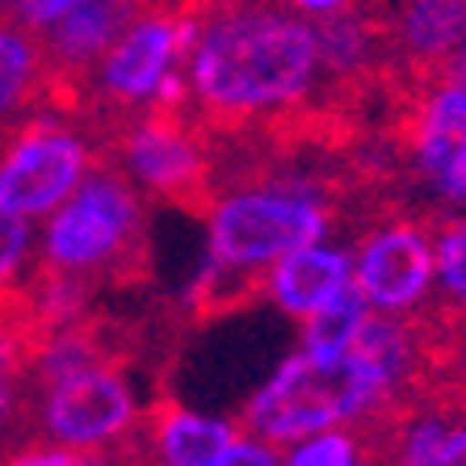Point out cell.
I'll return each instance as SVG.
<instances>
[{"label":"cell","instance_id":"1","mask_svg":"<svg viewBox=\"0 0 466 466\" xmlns=\"http://www.w3.org/2000/svg\"><path fill=\"white\" fill-rule=\"evenodd\" d=\"M315 72V25L252 5L244 9L215 0L198 22L189 51V88L198 97L194 118L210 135L269 122L303 106Z\"/></svg>","mask_w":466,"mask_h":466},{"label":"cell","instance_id":"2","mask_svg":"<svg viewBox=\"0 0 466 466\" xmlns=\"http://www.w3.org/2000/svg\"><path fill=\"white\" fill-rule=\"evenodd\" d=\"M93 177L51 218L38 265L80 278L85 286H139L152 278V239L143 198L114 156H93Z\"/></svg>","mask_w":466,"mask_h":466},{"label":"cell","instance_id":"3","mask_svg":"<svg viewBox=\"0 0 466 466\" xmlns=\"http://www.w3.org/2000/svg\"><path fill=\"white\" fill-rule=\"evenodd\" d=\"M395 400L370 370L349 353H311L299 349L244 408V429L260 441H303L337 424H353L370 408Z\"/></svg>","mask_w":466,"mask_h":466},{"label":"cell","instance_id":"4","mask_svg":"<svg viewBox=\"0 0 466 466\" xmlns=\"http://www.w3.org/2000/svg\"><path fill=\"white\" fill-rule=\"evenodd\" d=\"M106 156L122 160L130 168V181H139L147 194L164 198L177 210L207 218L218 202L215 143L189 106L147 101Z\"/></svg>","mask_w":466,"mask_h":466},{"label":"cell","instance_id":"5","mask_svg":"<svg viewBox=\"0 0 466 466\" xmlns=\"http://www.w3.org/2000/svg\"><path fill=\"white\" fill-rule=\"evenodd\" d=\"M332 207L290 189H231L210 207V260L231 269L269 273L273 260L307 248L328 231Z\"/></svg>","mask_w":466,"mask_h":466},{"label":"cell","instance_id":"6","mask_svg":"<svg viewBox=\"0 0 466 466\" xmlns=\"http://www.w3.org/2000/svg\"><path fill=\"white\" fill-rule=\"evenodd\" d=\"M395 143L412 168L433 185L441 202H466V85L433 76L429 85L395 97L387 118Z\"/></svg>","mask_w":466,"mask_h":466},{"label":"cell","instance_id":"7","mask_svg":"<svg viewBox=\"0 0 466 466\" xmlns=\"http://www.w3.org/2000/svg\"><path fill=\"white\" fill-rule=\"evenodd\" d=\"M93 152L85 135L43 114L30 118L0 147V210L9 215H46L85 181Z\"/></svg>","mask_w":466,"mask_h":466},{"label":"cell","instance_id":"8","mask_svg":"<svg viewBox=\"0 0 466 466\" xmlns=\"http://www.w3.org/2000/svg\"><path fill=\"white\" fill-rule=\"evenodd\" d=\"M38 395H43V433L55 437V445H76L93 454H106V445L118 450L135 433L143 412L122 366L80 370L43 387Z\"/></svg>","mask_w":466,"mask_h":466},{"label":"cell","instance_id":"9","mask_svg":"<svg viewBox=\"0 0 466 466\" xmlns=\"http://www.w3.org/2000/svg\"><path fill=\"white\" fill-rule=\"evenodd\" d=\"M433 228L429 218H387L361 239L353 286L379 315H403L433 294Z\"/></svg>","mask_w":466,"mask_h":466},{"label":"cell","instance_id":"10","mask_svg":"<svg viewBox=\"0 0 466 466\" xmlns=\"http://www.w3.org/2000/svg\"><path fill=\"white\" fill-rule=\"evenodd\" d=\"M387 17V13H382ZM390 67L408 80H433L466 43V0H400L387 17Z\"/></svg>","mask_w":466,"mask_h":466},{"label":"cell","instance_id":"11","mask_svg":"<svg viewBox=\"0 0 466 466\" xmlns=\"http://www.w3.org/2000/svg\"><path fill=\"white\" fill-rule=\"evenodd\" d=\"M46 109V55L43 43L17 17L0 13V147L30 118Z\"/></svg>","mask_w":466,"mask_h":466},{"label":"cell","instance_id":"12","mask_svg":"<svg viewBox=\"0 0 466 466\" xmlns=\"http://www.w3.org/2000/svg\"><path fill=\"white\" fill-rule=\"evenodd\" d=\"M353 282V260L340 248H294L282 260L269 265V278H265V294L282 307L294 319H307L319 307H328L345 286Z\"/></svg>","mask_w":466,"mask_h":466},{"label":"cell","instance_id":"13","mask_svg":"<svg viewBox=\"0 0 466 466\" xmlns=\"http://www.w3.org/2000/svg\"><path fill=\"white\" fill-rule=\"evenodd\" d=\"M366 315L370 303L361 299L358 286L349 282L332 303L303 319V349H311V353H345V345L353 340V332L361 328Z\"/></svg>","mask_w":466,"mask_h":466},{"label":"cell","instance_id":"14","mask_svg":"<svg viewBox=\"0 0 466 466\" xmlns=\"http://www.w3.org/2000/svg\"><path fill=\"white\" fill-rule=\"evenodd\" d=\"M433 290L450 311L466 315V215H450L433 228Z\"/></svg>","mask_w":466,"mask_h":466},{"label":"cell","instance_id":"15","mask_svg":"<svg viewBox=\"0 0 466 466\" xmlns=\"http://www.w3.org/2000/svg\"><path fill=\"white\" fill-rule=\"evenodd\" d=\"M370 462L366 458V445L353 429H328V433H315L303 437V445L286 458V466H361Z\"/></svg>","mask_w":466,"mask_h":466},{"label":"cell","instance_id":"16","mask_svg":"<svg viewBox=\"0 0 466 466\" xmlns=\"http://www.w3.org/2000/svg\"><path fill=\"white\" fill-rule=\"evenodd\" d=\"M0 466H114L106 454L93 450H76V445H34L22 454L0 458Z\"/></svg>","mask_w":466,"mask_h":466},{"label":"cell","instance_id":"17","mask_svg":"<svg viewBox=\"0 0 466 466\" xmlns=\"http://www.w3.org/2000/svg\"><path fill=\"white\" fill-rule=\"evenodd\" d=\"M25 252H30V228H25V218L0 210V282H13V278H17Z\"/></svg>","mask_w":466,"mask_h":466},{"label":"cell","instance_id":"18","mask_svg":"<svg viewBox=\"0 0 466 466\" xmlns=\"http://www.w3.org/2000/svg\"><path fill=\"white\" fill-rule=\"evenodd\" d=\"M210 466H282L278 462V454H273L269 445H260V441H231L223 454L215 458Z\"/></svg>","mask_w":466,"mask_h":466},{"label":"cell","instance_id":"19","mask_svg":"<svg viewBox=\"0 0 466 466\" xmlns=\"http://www.w3.org/2000/svg\"><path fill=\"white\" fill-rule=\"evenodd\" d=\"M437 466H466V420L450 424V433L441 441V454H437Z\"/></svg>","mask_w":466,"mask_h":466},{"label":"cell","instance_id":"20","mask_svg":"<svg viewBox=\"0 0 466 466\" xmlns=\"http://www.w3.org/2000/svg\"><path fill=\"white\" fill-rule=\"evenodd\" d=\"M294 9H303V13H315V17H328V13H340L349 9V0H290Z\"/></svg>","mask_w":466,"mask_h":466}]
</instances>
